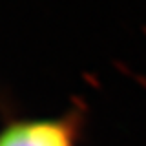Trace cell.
<instances>
[{
  "label": "cell",
  "instance_id": "cell-1",
  "mask_svg": "<svg viewBox=\"0 0 146 146\" xmlns=\"http://www.w3.org/2000/svg\"><path fill=\"white\" fill-rule=\"evenodd\" d=\"M0 146H75L70 119H27L0 130Z\"/></svg>",
  "mask_w": 146,
  "mask_h": 146
}]
</instances>
